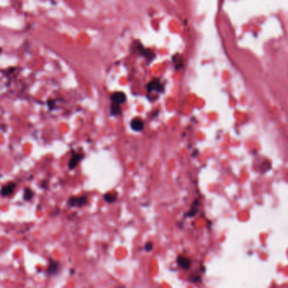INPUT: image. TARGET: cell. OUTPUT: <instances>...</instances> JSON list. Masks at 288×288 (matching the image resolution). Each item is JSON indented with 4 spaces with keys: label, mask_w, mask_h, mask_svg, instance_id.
Masks as SVG:
<instances>
[{
    "label": "cell",
    "mask_w": 288,
    "mask_h": 288,
    "mask_svg": "<svg viewBox=\"0 0 288 288\" xmlns=\"http://www.w3.org/2000/svg\"><path fill=\"white\" fill-rule=\"evenodd\" d=\"M59 271V263L55 260H51L46 269V273L48 276H54Z\"/></svg>",
    "instance_id": "1"
},
{
    "label": "cell",
    "mask_w": 288,
    "mask_h": 288,
    "mask_svg": "<svg viewBox=\"0 0 288 288\" xmlns=\"http://www.w3.org/2000/svg\"><path fill=\"white\" fill-rule=\"evenodd\" d=\"M87 202V198L84 197H72L68 201V205L71 206H82Z\"/></svg>",
    "instance_id": "2"
},
{
    "label": "cell",
    "mask_w": 288,
    "mask_h": 288,
    "mask_svg": "<svg viewBox=\"0 0 288 288\" xmlns=\"http://www.w3.org/2000/svg\"><path fill=\"white\" fill-rule=\"evenodd\" d=\"M126 100V95L122 92H116L111 95V101L114 104L121 105Z\"/></svg>",
    "instance_id": "3"
},
{
    "label": "cell",
    "mask_w": 288,
    "mask_h": 288,
    "mask_svg": "<svg viewBox=\"0 0 288 288\" xmlns=\"http://www.w3.org/2000/svg\"><path fill=\"white\" fill-rule=\"evenodd\" d=\"M15 187H16V184L14 183V182H10V183L6 185H4V186L2 188L1 193H2V195H4V196L10 195L12 193L14 192Z\"/></svg>",
    "instance_id": "4"
},
{
    "label": "cell",
    "mask_w": 288,
    "mask_h": 288,
    "mask_svg": "<svg viewBox=\"0 0 288 288\" xmlns=\"http://www.w3.org/2000/svg\"><path fill=\"white\" fill-rule=\"evenodd\" d=\"M147 89L148 91H157V92H163L164 87L158 80H154L150 82L147 85Z\"/></svg>",
    "instance_id": "5"
},
{
    "label": "cell",
    "mask_w": 288,
    "mask_h": 288,
    "mask_svg": "<svg viewBox=\"0 0 288 288\" xmlns=\"http://www.w3.org/2000/svg\"><path fill=\"white\" fill-rule=\"evenodd\" d=\"M131 127L132 128L134 131H137V132H140L143 129L144 124L142 120H140L139 118H134L131 122Z\"/></svg>",
    "instance_id": "6"
},
{
    "label": "cell",
    "mask_w": 288,
    "mask_h": 288,
    "mask_svg": "<svg viewBox=\"0 0 288 288\" xmlns=\"http://www.w3.org/2000/svg\"><path fill=\"white\" fill-rule=\"evenodd\" d=\"M82 158L83 154H79V153L74 154L70 159V161H69V168H70V169H74V168L78 165L79 161H80Z\"/></svg>",
    "instance_id": "7"
},
{
    "label": "cell",
    "mask_w": 288,
    "mask_h": 288,
    "mask_svg": "<svg viewBox=\"0 0 288 288\" xmlns=\"http://www.w3.org/2000/svg\"><path fill=\"white\" fill-rule=\"evenodd\" d=\"M178 264L180 265V267L184 269L189 268L190 266V262L189 259H187L185 257H182V256L178 258Z\"/></svg>",
    "instance_id": "8"
},
{
    "label": "cell",
    "mask_w": 288,
    "mask_h": 288,
    "mask_svg": "<svg viewBox=\"0 0 288 288\" xmlns=\"http://www.w3.org/2000/svg\"><path fill=\"white\" fill-rule=\"evenodd\" d=\"M110 111H111V114L114 115V116H117V115H120L121 114V107H120V105H116V104H114L112 103L111 104V106H110Z\"/></svg>",
    "instance_id": "9"
},
{
    "label": "cell",
    "mask_w": 288,
    "mask_h": 288,
    "mask_svg": "<svg viewBox=\"0 0 288 288\" xmlns=\"http://www.w3.org/2000/svg\"><path fill=\"white\" fill-rule=\"evenodd\" d=\"M104 198L108 202H113L116 200V195L115 193H107V194H105Z\"/></svg>",
    "instance_id": "10"
},
{
    "label": "cell",
    "mask_w": 288,
    "mask_h": 288,
    "mask_svg": "<svg viewBox=\"0 0 288 288\" xmlns=\"http://www.w3.org/2000/svg\"><path fill=\"white\" fill-rule=\"evenodd\" d=\"M33 192L31 190L30 188H27V189L25 190V193H24V198H25V200L26 201H30L32 196H33Z\"/></svg>",
    "instance_id": "11"
},
{
    "label": "cell",
    "mask_w": 288,
    "mask_h": 288,
    "mask_svg": "<svg viewBox=\"0 0 288 288\" xmlns=\"http://www.w3.org/2000/svg\"><path fill=\"white\" fill-rule=\"evenodd\" d=\"M152 248H153V246H152V243H147L146 244V249H147V251H150V250H152Z\"/></svg>",
    "instance_id": "12"
},
{
    "label": "cell",
    "mask_w": 288,
    "mask_h": 288,
    "mask_svg": "<svg viewBox=\"0 0 288 288\" xmlns=\"http://www.w3.org/2000/svg\"><path fill=\"white\" fill-rule=\"evenodd\" d=\"M1 51H2V48H0V53H1Z\"/></svg>",
    "instance_id": "13"
}]
</instances>
